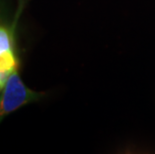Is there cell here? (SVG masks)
<instances>
[{
    "mask_svg": "<svg viewBox=\"0 0 155 154\" xmlns=\"http://www.w3.org/2000/svg\"><path fill=\"white\" fill-rule=\"evenodd\" d=\"M44 96L43 92L31 90L21 80L18 70L9 76L0 93V122L10 113L26 104L35 102Z\"/></svg>",
    "mask_w": 155,
    "mask_h": 154,
    "instance_id": "1",
    "label": "cell"
},
{
    "mask_svg": "<svg viewBox=\"0 0 155 154\" xmlns=\"http://www.w3.org/2000/svg\"><path fill=\"white\" fill-rule=\"evenodd\" d=\"M15 70H18V59L15 52L14 26L5 24L0 19V93Z\"/></svg>",
    "mask_w": 155,
    "mask_h": 154,
    "instance_id": "2",
    "label": "cell"
}]
</instances>
